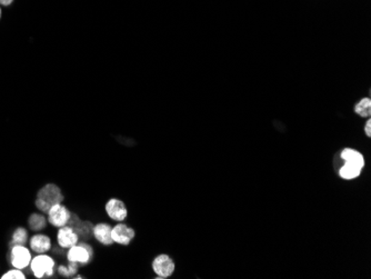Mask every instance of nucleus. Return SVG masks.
<instances>
[{"mask_svg": "<svg viewBox=\"0 0 371 279\" xmlns=\"http://www.w3.org/2000/svg\"><path fill=\"white\" fill-rule=\"evenodd\" d=\"M64 193L56 184H47L37 193L36 198V207H37L42 214H47L51 206L64 202Z\"/></svg>", "mask_w": 371, "mask_h": 279, "instance_id": "nucleus-1", "label": "nucleus"}, {"mask_svg": "<svg viewBox=\"0 0 371 279\" xmlns=\"http://www.w3.org/2000/svg\"><path fill=\"white\" fill-rule=\"evenodd\" d=\"M30 269H32L33 274L36 278H44V277H51L54 274V266L56 262L49 255L45 254H38L37 256L34 257L30 262Z\"/></svg>", "mask_w": 371, "mask_h": 279, "instance_id": "nucleus-2", "label": "nucleus"}, {"mask_svg": "<svg viewBox=\"0 0 371 279\" xmlns=\"http://www.w3.org/2000/svg\"><path fill=\"white\" fill-rule=\"evenodd\" d=\"M94 257V248L86 241H80L77 245L70 247L67 252V259L70 263H76L80 266L88 265Z\"/></svg>", "mask_w": 371, "mask_h": 279, "instance_id": "nucleus-3", "label": "nucleus"}, {"mask_svg": "<svg viewBox=\"0 0 371 279\" xmlns=\"http://www.w3.org/2000/svg\"><path fill=\"white\" fill-rule=\"evenodd\" d=\"M71 217V211L63 203L51 206L47 213V220L52 227L60 228L68 225Z\"/></svg>", "mask_w": 371, "mask_h": 279, "instance_id": "nucleus-4", "label": "nucleus"}, {"mask_svg": "<svg viewBox=\"0 0 371 279\" xmlns=\"http://www.w3.org/2000/svg\"><path fill=\"white\" fill-rule=\"evenodd\" d=\"M32 253L25 245H14L10 250V264L14 268L25 269L32 262Z\"/></svg>", "mask_w": 371, "mask_h": 279, "instance_id": "nucleus-5", "label": "nucleus"}, {"mask_svg": "<svg viewBox=\"0 0 371 279\" xmlns=\"http://www.w3.org/2000/svg\"><path fill=\"white\" fill-rule=\"evenodd\" d=\"M175 262L166 254H161L153 260V270L158 278H168L174 274Z\"/></svg>", "mask_w": 371, "mask_h": 279, "instance_id": "nucleus-6", "label": "nucleus"}, {"mask_svg": "<svg viewBox=\"0 0 371 279\" xmlns=\"http://www.w3.org/2000/svg\"><path fill=\"white\" fill-rule=\"evenodd\" d=\"M105 210L110 219L118 222L124 221L128 215V210H127L125 203L118 198L109 199L106 203Z\"/></svg>", "mask_w": 371, "mask_h": 279, "instance_id": "nucleus-7", "label": "nucleus"}, {"mask_svg": "<svg viewBox=\"0 0 371 279\" xmlns=\"http://www.w3.org/2000/svg\"><path fill=\"white\" fill-rule=\"evenodd\" d=\"M135 230L127 226L126 224H123V221H120L111 228L112 241L121 246L129 245L132 239L135 238Z\"/></svg>", "mask_w": 371, "mask_h": 279, "instance_id": "nucleus-8", "label": "nucleus"}, {"mask_svg": "<svg viewBox=\"0 0 371 279\" xmlns=\"http://www.w3.org/2000/svg\"><path fill=\"white\" fill-rule=\"evenodd\" d=\"M79 236L76 233L74 227L66 225L58 228L57 233V242L62 249H69L70 247L77 245L79 242Z\"/></svg>", "mask_w": 371, "mask_h": 279, "instance_id": "nucleus-9", "label": "nucleus"}, {"mask_svg": "<svg viewBox=\"0 0 371 279\" xmlns=\"http://www.w3.org/2000/svg\"><path fill=\"white\" fill-rule=\"evenodd\" d=\"M111 226L107 222H98L94 225L93 236L95 239L103 246H111L113 244L111 238Z\"/></svg>", "mask_w": 371, "mask_h": 279, "instance_id": "nucleus-10", "label": "nucleus"}, {"mask_svg": "<svg viewBox=\"0 0 371 279\" xmlns=\"http://www.w3.org/2000/svg\"><path fill=\"white\" fill-rule=\"evenodd\" d=\"M32 250L36 254H45L51 249V239L49 236L44 234H36L29 240Z\"/></svg>", "mask_w": 371, "mask_h": 279, "instance_id": "nucleus-11", "label": "nucleus"}, {"mask_svg": "<svg viewBox=\"0 0 371 279\" xmlns=\"http://www.w3.org/2000/svg\"><path fill=\"white\" fill-rule=\"evenodd\" d=\"M341 158L346 162L351 163V165H355L361 169L364 167L363 156L361 155V153H359V151H357L355 149H351V148L344 149L341 153Z\"/></svg>", "mask_w": 371, "mask_h": 279, "instance_id": "nucleus-12", "label": "nucleus"}, {"mask_svg": "<svg viewBox=\"0 0 371 279\" xmlns=\"http://www.w3.org/2000/svg\"><path fill=\"white\" fill-rule=\"evenodd\" d=\"M47 218L44 214L35 213L32 214L28 218V226L33 230V232H41L47 227Z\"/></svg>", "mask_w": 371, "mask_h": 279, "instance_id": "nucleus-13", "label": "nucleus"}, {"mask_svg": "<svg viewBox=\"0 0 371 279\" xmlns=\"http://www.w3.org/2000/svg\"><path fill=\"white\" fill-rule=\"evenodd\" d=\"M74 229L76 230V233L78 234L79 238L84 239V240H88L91 237H94V236H93L94 225L90 221L81 220L80 219V221H79L77 224V225L74 226Z\"/></svg>", "mask_w": 371, "mask_h": 279, "instance_id": "nucleus-14", "label": "nucleus"}, {"mask_svg": "<svg viewBox=\"0 0 371 279\" xmlns=\"http://www.w3.org/2000/svg\"><path fill=\"white\" fill-rule=\"evenodd\" d=\"M361 168H359L355 165H351V163H348L346 162L345 165L340 168L339 171V175L340 177L344 178V179H347V180H350V179H355L357 178L359 175L361 174Z\"/></svg>", "mask_w": 371, "mask_h": 279, "instance_id": "nucleus-15", "label": "nucleus"}, {"mask_svg": "<svg viewBox=\"0 0 371 279\" xmlns=\"http://www.w3.org/2000/svg\"><path fill=\"white\" fill-rule=\"evenodd\" d=\"M28 242V233L25 228L18 227L11 237L10 246L14 245H26Z\"/></svg>", "mask_w": 371, "mask_h": 279, "instance_id": "nucleus-16", "label": "nucleus"}, {"mask_svg": "<svg viewBox=\"0 0 371 279\" xmlns=\"http://www.w3.org/2000/svg\"><path fill=\"white\" fill-rule=\"evenodd\" d=\"M355 113L360 117H370L371 115V100L370 98H362L355 106Z\"/></svg>", "mask_w": 371, "mask_h": 279, "instance_id": "nucleus-17", "label": "nucleus"}, {"mask_svg": "<svg viewBox=\"0 0 371 279\" xmlns=\"http://www.w3.org/2000/svg\"><path fill=\"white\" fill-rule=\"evenodd\" d=\"M78 268H79V265L76 264V263H70L69 262V265L68 266H59L58 267V272L60 275H62L63 277H66V278H74L77 274L78 271Z\"/></svg>", "mask_w": 371, "mask_h": 279, "instance_id": "nucleus-18", "label": "nucleus"}, {"mask_svg": "<svg viewBox=\"0 0 371 279\" xmlns=\"http://www.w3.org/2000/svg\"><path fill=\"white\" fill-rule=\"evenodd\" d=\"M2 279H26V275L22 272V269H11L0 277Z\"/></svg>", "mask_w": 371, "mask_h": 279, "instance_id": "nucleus-19", "label": "nucleus"}, {"mask_svg": "<svg viewBox=\"0 0 371 279\" xmlns=\"http://www.w3.org/2000/svg\"><path fill=\"white\" fill-rule=\"evenodd\" d=\"M364 131H366L368 137L371 136V120H370V118L367 120L366 126H364Z\"/></svg>", "mask_w": 371, "mask_h": 279, "instance_id": "nucleus-20", "label": "nucleus"}, {"mask_svg": "<svg viewBox=\"0 0 371 279\" xmlns=\"http://www.w3.org/2000/svg\"><path fill=\"white\" fill-rule=\"evenodd\" d=\"M14 3V0H0V5L3 6H9Z\"/></svg>", "mask_w": 371, "mask_h": 279, "instance_id": "nucleus-21", "label": "nucleus"}, {"mask_svg": "<svg viewBox=\"0 0 371 279\" xmlns=\"http://www.w3.org/2000/svg\"><path fill=\"white\" fill-rule=\"evenodd\" d=\"M0 19H2V9H0Z\"/></svg>", "mask_w": 371, "mask_h": 279, "instance_id": "nucleus-22", "label": "nucleus"}]
</instances>
